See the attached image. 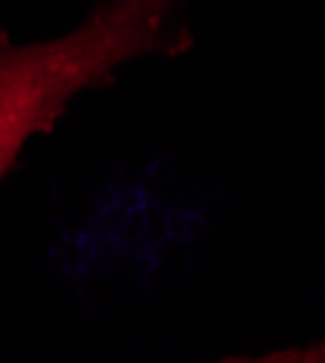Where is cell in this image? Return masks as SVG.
I'll list each match as a JSON object with an SVG mask.
<instances>
[{
	"label": "cell",
	"instance_id": "obj_1",
	"mask_svg": "<svg viewBox=\"0 0 325 363\" xmlns=\"http://www.w3.org/2000/svg\"><path fill=\"white\" fill-rule=\"evenodd\" d=\"M195 47L183 0H99L67 33L18 44L0 29V184L29 140L50 137L81 94L105 90L142 58Z\"/></svg>",
	"mask_w": 325,
	"mask_h": 363
}]
</instances>
